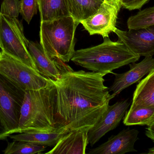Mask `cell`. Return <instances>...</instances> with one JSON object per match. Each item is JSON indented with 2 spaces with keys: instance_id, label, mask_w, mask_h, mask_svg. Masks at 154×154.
Segmentation results:
<instances>
[{
  "instance_id": "7a4b0ae2",
  "label": "cell",
  "mask_w": 154,
  "mask_h": 154,
  "mask_svg": "<svg viewBox=\"0 0 154 154\" xmlns=\"http://www.w3.org/2000/svg\"><path fill=\"white\" fill-rule=\"evenodd\" d=\"M57 87L53 80L46 87L26 90L16 134L51 132L57 129Z\"/></svg>"
},
{
  "instance_id": "603a6c76",
  "label": "cell",
  "mask_w": 154,
  "mask_h": 154,
  "mask_svg": "<svg viewBox=\"0 0 154 154\" xmlns=\"http://www.w3.org/2000/svg\"><path fill=\"white\" fill-rule=\"evenodd\" d=\"M20 12V1L19 0H3L1 5L0 13L11 18H17Z\"/></svg>"
},
{
  "instance_id": "2e32d148",
  "label": "cell",
  "mask_w": 154,
  "mask_h": 154,
  "mask_svg": "<svg viewBox=\"0 0 154 154\" xmlns=\"http://www.w3.org/2000/svg\"><path fill=\"white\" fill-rule=\"evenodd\" d=\"M141 107L154 108V69L139 82L134 92L130 109Z\"/></svg>"
},
{
  "instance_id": "6da1fadb",
  "label": "cell",
  "mask_w": 154,
  "mask_h": 154,
  "mask_svg": "<svg viewBox=\"0 0 154 154\" xmlns=\"http://www.w3.org/2000/svg\"><path fill=\"white\" fill-rule=\"evenodd\" d=\"M106 74L69 71L54 81L57 91V127L69 131L89 130L106 110L110 94L104 85Z\"/></svg>"
},
{
  "instance_id": "4fadbf2b",
  "label": "cell",
  "mask_w": 154,
  "mask_h": 154,
  "mask_svg": "<svg viewBox=\"0 0 154 154\" xmlns=\"http://www.w3.org/2000/svg\"><path fill=\"white\" fill-rule=\"evenodd\" d=\"M130 69L122 74L113 73L115 76L113 84L109 88L115 96L133 84L139 82L145 76L154 69V58L146 57L141 62H133L129 64Z\"/></svg>"
},
{
  "instance_id": "277c9868",
  "label": "cell",
  "mask_w": 154,
  "mask_h": 154,
  "mask_svg": "<svg viewBox=\"0 0 154 154\" xmlns=\"http://www.w3.org/2000/svg\"><path fill=\"white\" fill-rule=\"evenodd\" d=\"M79 23L71 16L41 21L40 44L52 58L64 62L70 61L75 52V33Z\"/></svg>"
},
{
  "instance_id": "30bf717a",
  "label": "cell",
  "mask_w": 154,
  "mask_h": 154,
  "mask_svg": "<svg viewBox=\"0 0 154 154\" xmlns=\"http://www.w3.org/2000/svg\"><path fill=\"white\" fill-rule=\"evenodd\" d=\"M130 103L128 100L109 105L96 124L88 132L89 143L94 146L107 133L117 127L127 112Z\"/></svg>"
},
{
  "instance_id": "cb8c5ba5",
  "label": "cell",
  "mask_w": 154,
  "mask_h": 154,
  "mask_svg": "<svg viewBox=\"0 0 154 154\" xmlns=\"http://www.w3.org/2000/svg\"><path fill=\"white\" fill-rule=\"evenodd\" d=\"M150 0H120L121 6L129 11L141 9Z\"/></svg>"
},
{
  "instance_id": "ba28073f",
  "label": "cell",
  "mask_w": 154,
  "mask_h": 154,
  "mask_svg": "<svg viewBox=\"0 0 154 154\" xmlns=\"http://www.w3.org/2000/svg\"><path fill=\"white\" fill-rule=\"evenodd\" d=\"M122 7L120 2L104 1L93 15L81 22L90 35L98 34L103 38L114 32L118 15Z\"/></svg>"
},
{
  "instance_id": "ac0fdd59",
  "label": "cell",
  "mask_w": 154,
  "mask_h": 154,
  "mask_svg": "<svg viewBox=\"0 0 154 154\" xmlns=\"http://www.w3.org/2000/svg\"><path fill=\"white\" fill-rule=\"evenodd\" d=\"M104 0H67L70 16L80 24L95 14Z\"/></svg>"
},
{
  "instance_id": "8992f818",
  "label": "cell",
  "mask_w": 154,
  "mask_h": 154,
  "mask_svg": "<svg viewBox=\"0 0 154 154\" xmlns=\"http://www.w3.org/2000/svg\"><path fill=\"white\" fill-rule=\"evenodd\" d=\"M25 91L0 73V117L9 135L18 129Z\"/></svg>"
},
{
  "instance_id": "44dd1931",
  "label": "cell",
  "mask_w": 154,
  "mask_h": 154,
  "mask_svg": "<svg viewBox=\"0 0 154 154\" xmlns=\"http://www.w3.org/2000/svg\"><path fill=\"white\" fill-rule=\"evenodd\" d=\"M154 25V6L146 8L130 16L127 21L128 29H137Z\"/></svg>"
},
{
  "instance_id": "5b68a950",
  "label": "cell",
  "mask_w": 154,
  "mask_h": 154,
  "mask_svg": "<svg viewBox=\"0 0 154 154\" xmlns=\"http://www.w3.org/2000/svg\"><path fill=\"white\" fill-rule=\"evenodd\" d=\"M29 42L23 33L22 21L0 13L2 51L38 71L28 49Z\"/></svg>"
},
{
  "instance_id": "4316f807",
  "label": "cell",
  "mask_w": 154,
  "mask_h": 154,
  "mask_svg": "<svg viewBox=\"0 0 154 154\" xmlns=\"http://www.w3.org/2000/svg\"><path fill=\"white\" fill-rule=\"evenodd\" d=\"M106 2H111V1H116V2H120V0H104Z\"/></svg>"
},
{
  "instance_id": "d6986e66",
  "label": "cell",
  "mask_w": 154,
  "mask_h": 154,
  "mask_svg": "<svg viewBox=\"0 0 154 154\" xmlns=\"http://www.w3.org/2000/svg\"><path fill=\"white\" fill-rule=\"evenodd\" d=\"M154 120V108L141 107L130 109L124 119L126 126L148 125Z\"/></svg>"
},
{
  "instance_id": "ffe728a7",
  "label": "cell",
  "mask_w": 154,
  "mask_h": 154,
  "mask_svg": "<svg viewBox=\"0 0 154 154\" xmlns=\"http://www.w3.org/2000/svg\"><path fill=\"white\" fill-rule=\"evenodd\" d=\"M46 146L35 144L23 141H13L8 142L5 154H41L46 150Z\"/></svg>"
},
{
  "instance_id": "e0dca14e",
  "label": "cell",
  "mask_w": 154,
  "mask_h": 154,
  "mask_svg": "<svg viewBox=\"0 0 154 154\" xmlns=\"http://www.w3.org/2000/svg\"><path fill=\"white\" fill-rule=\"evenodd\" d=\"M41 21L70 16L67 0H38Z\"/></svg>"
},
{
  "instance_id": "52a82bcc",
  "label": "cell",
  "mask_w": 154,
  "mask_h": 154,
  "mask_svg": "<svg viewBox=\"0 0 154 154\" xmlns=\"http://www.w3.org/2000/svg\"><path fill=\"white\" fill-rule=\"evenodd\" d=\"M0 73L25 91L43 88L52 81L33 68L2 51L0 52Z\"/></svg>"
},
{
  "instance_id": "8fae6325",
  "label": "cell",
  "mask_w": 154,
  "mask_h": 154,
  "mask_svg": "<svg viewBox=\"0 0 154 154\" xmlns=\"http://www.w3.org/2000/svg\"><path fill=\"white\" fill-rule=\"evenodd\" d=\"M28 49L38 71L47 78L56 81L63 73L72 70L59 59L49 57L38 42L29 41Z\"/></svg>"
},
{
  "instance_id": "9a60e30c",
  "label": "cell",
  "mask_w": 154,
  "mask_h": 154,
  "mask_svg": "<svg viewBox=\"0 0 154 154\" xmlns=\"http://www.w3.org/2000/svg\"><path fill=\"white\" fill-rule=\"evenodd\" d=\"M69 131L65 128H58L51 132H26L11 135L13 141H23L39 145L54 146L60 139Z\"/></svg>"
},
{
  "instance_id": "7c38bea8",
  "label": "cell",
  "mask_w": 154,
  "mask_h": 154,
  "mask_svg": "<svg viewBox=\"0 0 154 154\" xmlns=\"http://www.w3.org/2000/svg\"><path fill=\"white\" fill-rule=\"evenodd\" d=\"M139 131L129 128L123 129L116 135H112L106 142L91 149L89 154H124L136 152L134 148L139 138Z\"/></svg>"
},
{
  "instance_id": "5bb4252c",
  "label": "cell",
  "mask_w": 154,
  "mask_h": 154,
  "mask_svg": "<svg viewBox=\"0 0 154 154\" xmlns=\"http://www.w3.org/2000/svg\"><path fill=\"white\" fill-rule=\"evenodd\" d=\"M88 130L69 131L62 137L48 154H85L89 143Z\"/></svg>"
},
{
  "instance_id": "3957f363",
  "label": "cell",
  "mask_w": 154,
  "mask_h": 154,
  "mask_svg": "<svg viewBox=\"0 0 154 154\" xmlns=\"http://www.w3.org/2000/svg\"><path fill=\"white\" fill-rule=\"evenodd\" d=\"M140 58L119 40L113 42L108 37L97 46L75 51L71 60L92 72L107 75Z\"/></svg>"
},
{
  "instance_id": "7402d4cb",
  "label": "cell",
  "mask_w": 154,
  "mask_h": 154,
  "mask_svg": "<svg viewBox=\"0 0 154 154\" xmlns=\"http://www.w3.org/2000/svg\"><path fill=\"white\" fill-rule=\"evenodd\" d=\"M20 12L23 19L28 24L32 17L37 13L38 9V0H20Z\"/></svg>"
},
{
  "instance_id": "9c48e42d",
  "label": "cell",
  "mask_w": 154,
  "mask_h": 154,
  "mask_svg": "<svg viewBox=\"0 0 154 154\" xmlns=\"http://www.w3.org/2000/svg\"><path fill=\"white\" fill-rule=\"evenodd\" d=\"M114 33L128 49L140 57L154 55V25L128 31L117 28Z\"/></svg>"
},
{
  "instance_id": "484cf974",
  "label": "cell",
  "mask_w": 154,
  "mask_h": 154,
  "mask_svg": "<svg viewBox=\"0 0 154 154\" xmlns=\"http://www.w3.org/2000/svg\"><path fill=\"white\" fill-rule=\"evenodd\" d=\"M9 136L8 131L0 117V141L6 140Z\"/></svg>"
},
{
  "instance_id": "d4e9b609",
  "label": "cell",
  "mask_w": 154,
  "mask_h": 154,
  "mask_svg": "<svg viewBox=\"0 0 154 154\" xmlns=\"http://www.w3.org/2000/svg\"><path fill=\"white\" fill-rule=\"evenodd\" d=\"M145 134L154 143V120L151 124L147 125L146 129ZM147 154H154V147L150 148Z\"/></svg>"
}]
</instances>
